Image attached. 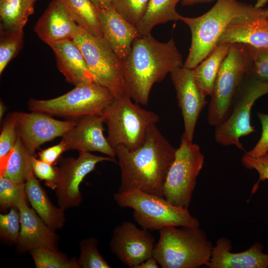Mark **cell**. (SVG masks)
<instances>
[{
  "label": "cell",
  "instance_id": "cell-1",
  "mask_svg": "<svg viewBox=\"0 0 268 268\" xmlns=\"http://www.w3.org/2000/svg\"><path fill=\"white\" fill-rule=\"evenodd\" d=\"M114 150L121 172L118 192L137 190L163 197L165 179L176 148L156 124L148 129L143 143L138 148L130 150L119 146Z\"/></svg>",
  "mask_w": 268,
  "mask_h": 268
},
{
  "label": "cell",
  "instance_id": "cell-2",
  "mask_svg": "<svg viewBox=\"0 0 268 268\" xmlns=\"http://www.w3.org/2000/svg\"><path fill=\"white\" fill-rule=\"evenodd\" d=\"M123 66L128 95L135 102L146 105L153 84L184 63L173 39L163 43L149 34L134 41Z\"/></svg>",
  "mask_w": 268,
  "mask_h": 268
},
{
  "label": "cell",
  "instance_id": "cell-3",
  "mask_svg": "<svg viewBox=\"0 0 268 268\" xmlns=\"http://www.w3.org/2000/svg\"><path fill=\"white\" fill-rule=\"evenodd\" d=\"M268 16V8H257L238 0H217L206 13L196 17H182L189 27L191 44L184 67L194 69L217 45L222 34L231 22Z\"/></svg>",
  "mask_w": 268,
  "mask_h": 268
},
{
  "label": "cell",
  "instance_id": "cell-4",
  "mask_svg": "<svg viewBox=\"0 0 268 268\" xmlns=\"http://www.w3.org/2000/svg\"><path fill=\"white\" fill-rule=\"evenodd\" d=\"M152 256L162 268H199L209 263L213 248L198 226H169L159 231Z\"/></svg>",
  "mask_w": 268,
  "mask_h": 268
},
{
  "label": "cell",
  "instance_id": "cell-5",
  "mask_svg": "<svg viewBox=\"0 0 268 268\" xmlns=\"http://www.w3.org/2000/svg\"><path fill=\"white\" fill-rule=\"evenodd\" d=\"M108 128L107 139L114 149L132 150L142 145L148 129L159 120L155 112L141 107L129 95L115 98L102 115Z\"/></svg>",
  "mask_w": 268,
  "mask_h": 268
},
{
  "label": "cell",
  "instance_id": "cell-6",
  "mask_svg": "<svg viewBox=\"0 0 268 268\" xmlns=\"http://www.w3.org/2000/svg\"><path fill=\"white\" fill-rule=\"evenodd\" d=\"M113 199L120 207L132 208L134 221L149 231L169 226H200L188 208L175 206L162 197L134 190L118 192Z\"/></svg>",
  "mask_w": 268,
  "mask_h": 268
},
{
  "label": "cell",
  "instance_id": "cell-7",
  "mask_svg": "<svg viewBox=\"0 0 268 268\" xmlns=\"http://www.w3.org/2000/svg\"><path fill=\"white\" fill-rule=\"evenodd\" d=\"M251 58L246 45L231 43L217 74L208 108V124L216 127L229 116L236 94L249 73Z\"/></svg>",
  "mask_w": 268,
  "mask_h": 268
},
{
  "label": "cell",
  "instance_id": "cell-8",
  "mask_svg": "<svg viewBox=\"0 0 268 268\" xmlns=\"http://www.w3.org/2000/svg\"><path fill=\"white\" fill-rule=\"evenodd\" d=\"M114 99L108 89L91 82L76 86L56 98L47 100L30 99L28 106L31 111L76 120L86 116H102Z\"/></svg>",
  "mask_w": 268,
  "mask_h": 268
},
{
  "label": "cell",
  "instance_id": "cell-9",
  "mask_svg": "<svg viewBox=\"0 0 268 268\" xmlns=\"http://www.w3.org/2000/svg\"><path fill=\"white\" fill-rule=\"evenodd\" d=\"M72 41L83 54L94 82L108 89L115 98L128 95L123 61L103 37L80 27Z\"/></svg>",
  "mask_w": 268,
  "mask_h": 268
},
{
  "label": "cell",
  "instance_id": "cell-10",
  "mask_svg": "<svg viewBox=\"0 0 268 268\" xmlns=\"http://www.w3.org/2000/svg\"><path fill=\"white\" fill-rule=\"evenodd\" d=\"M204 161L199 145L183 133L165 179L163 198L175 206L188 208Z\"/></svg>",
  "mask_w": 268,
  "mask_h": 268
},
{
  "label": "cell",
  "instance_id": "cell-11",
  "mask_svg": "<svg viewBox=\"0 0 268 268\" xmlns=\"http://www.w3.org/2000/svg\"><path fill=\"white\" fill-rule=\"evenodd\" d=\"M268 94V82L259 80L249 73L245 76L235 96L230 113L215 127L216 142L224 146L235 145L244 150L241 137L255 132L251 124L252 108L261 97Z\"/></svg>",
  "mask_w": 268,
  "mask_h": 268
},
{
  "label": "cell",
  "instance_id": "cell-12",
  "mask_svg": "<svg viewBox=\"0 0 268 268\" xmlns=\"http://www.w3.org/2000/svg\"><path fill=\"white\" fill-rule=\"evenodd\" d=\"M103 161L116 162L115 158L79 152L77 158H63L57 167L58 180L55 190L59 206L64 210L77 207L82 202L79 186L85 177L97 164Z\"/></svg>",
  "mask_w": 268,
  "mask_h": 268
},
{
  "label": "cell",
  "instance_id": "cell-13",
  "mask_svg": "<svg viewBox=\"0 0 268 268\" xmlns=\"http://www.w3.org/2000/svg\"><path fill=\"white\" fill-rule=\"evenodd\" d=\"M155 245L150 231L138 228L131 221H125L113 231L110 242L111 252L124 265L131 268L153 255Z\"/></svg>",
  "mask_w": 268,
  "mask_h": 268
},
{
  "label": "cell",
  "instance_id": "cell-14",
  "mask_svg": "<svg viewBox=\"0 0 268 268\" xmlns=\"http://www.w3.org/2000/svg\"><path fill=\"white\" fill-rule=\"evenodd\" d=\"M76 123L74 120H59L39 112H17L18 135L24 146L33 155L41 144L57 137H63Z\"/></svg>",
  "mask_w": 268,
  "mask_h": 268
},
{
  "label": "cell",
  "instance_id": "cell-15",
  "mask_svg": "<svg viewBox=\"0 0 268 268\" xmlns=\"http://www.w3.org/2000/svg\"><path fill=\"white\" fill-rule=\"evenodd\" d=\"M170 74L183 118V133L189 140L193 141L199 116L207 103L206 96L202 93L196 83L193 69L183 66Z\"/></svg>",
  "mask_w": 268,
  "mask_h": 268
},
{
  "label": "cell",
  "instance_id": "cell-16",
  "mask_svg": "<svg viewBox=\"0 0 268 268\" xmlns=\"http://www.w3.org/2000/svg\"><path fill=\"white\" fill-rule=\"evenodd\" d=\"M75 121L76 125L62 137L67 150L96 151L115 158L114 148L104 135V120L102 116L90 115Z\"/></svg>",
  "mask_w": 268,
  "mask_h": 268
},
{
  "label": "cell",
  "instance_id": "cell-17",
  "mask_svg": "<svg viewBox=\"0 0 268 268\" xmlns=\"http://www.w3.org/2000/svg\"><path fill=\"white\" fill-rule=\"evenodd\" d=\"M26 199L22 198L17 205L20 214V230L16 243L18 248L25 252L39 248L58 250L59 237L56 230L28 206Z\"/></svg>",
  "mask_w": 268,
  "mask_h": 268
},
{
  "label": "cell",
  "instance_id": "cell-18",
  "mask_svg": "<svg viewBox=\"0 0 268 268\" xmlns=\"http://www.w3.org/2000/svg\"><path fill=\"white\" fill-rule=\"evenodd\" d=\"M232 242L226 237L218 238L213 246L208 268H268V254L264 246L255 242L248 249L232 252Z\"/></svg>",
  "mask_w": 268,
  "mask_h": 268
},
{
  "label": "cell",
  "instance_id": "cell-19",
  "mask_svg": "<svg viewBox=\"0 0 268 268\" xmlns=\"http://www.w3.org/2000/svg\"><path fill=\"white\" fill-rule=\"evenodd\" d=\"M103 36L123 61L129 55L134 41L140 36L136 26L123 17L112 6L96 8Z\"/></svg>",
  "mask_w": 268,
  "mask_h": 268
},
{
  "label": "cell",
  "instance_id": "cell-20",
  "mask_svg": "<svg viewBox=\"0 0 268 268\" xmlns=\"http://www.w3.org/2000/svg\"><path fill=\"white\" fill-rule=\"evenodd\" d=\"M80 27L74 22L63 3L52 0L37 22L34 30L48 45L65 40H73Z\"/></svg>",
  "mask_w": 268,
  "mask_h": 268
},
{
  "label": "cell",
  "instance_id": "cell-21",
  "mask_svg": "<svg viewBox=\"0 0 268 268\" xmlns=\"http://www.w3.org/2000/svg\"><path fill=\"white\" fill-rule=\"evenodd\" d=\"M49 46L55 53L59 70L67 81L75 86L94 82L83 54L74 41L65 40Z\"/></svg>",
  "mask_w": 268,
  "mask_h": 268
},
{
  "label": "cell",
  "instance_id": "cell-22",
  "mask_svg": "<svg viewBox=\"0 0 268 268\" xmlns=\"http://www.w3.org/2000/svg\"><path fill=\"white\" fill-rule=\"evenodd\" d=\"M234 43L256 47L268 46V16L239 20L230 23L217 45Z\"/></svg>",
  "mask_w": 268,
  "mask_h": 268
},
{
  "label": "cell",
  "instance_id": "cell-23",
  "mask_svg": "<svg viewBox=\"0 0 268 268\" xmlns=\"http://www.w3.org/2000/svg\"><path fill=\"white\" fill-rule=\"evenodd\" d=\"M37 177L31 171L25 182L27 199L32 208L49 227L55 230L62 228L66 220L65 210L54 205Z\"/></svg>",
  "mask_w": 268,
  "mask_h": 268
},
{
  "label": "cell",
  "instance_id": "cell-24",
  "mask_svg": "<svg viewBox=\"0 0 268 268\" xmlns=\"http://www.w3.org/2000/svg\"><path fill=\"white\" fill-rule=\"evenodd\" d=\"M37 0H0V34L23 32Z\"/></svg>",
  "mask_w": 268,
  "mask_h": 268
},
{
  "label": "cell",
  "instance_id": "cell-25",
  "mask_svg": "<svg viewBox=\"0 0 268 268\" xmlns=\"http://www.w3.org/2000/svg\"><path fill=\"white\" fill-rule=\"evenodd\" d=\"M231 43L217 45L212 52L193 69L196 83L205 96H210L219 68L227 55Z\"/></svg>",
  "mask_w": 268,
  "mask_h": 268
},
{
  "label": "cell",
  "instance_id": "cell-26",
  "mask_svg": "<svg viewBox=\"0 0 268 268\" xmlns=\"http://www.w3.org/2000/svg\"><path fill=\"white\" fill-rule=\"evenodd\" d=\"M33 156L18 136L7 156L0 161V176L15 183H24L29 173L32 170Z\"/></svg>",
  "mask_w": 268,
  "mask_h": 268
},
{
  "label": "cell",
  "instance_id": "cell-27",
  "mask_svg": "<svg viewBox=\"0 0 268 268\" xmlns=\"http://www.w3.org/2000/svg\"><path fill=\"white\" fill-rule=\"evenodd\" d=\"M182 0H149L145 13L136 25L141 36L151 34L156 25L181 20L182 17L176 10Z\"/></svg>",
  "mask_w": 268,
  "mask_h": 268
},
{
  "label": "cell",
  "instance_id": "cell-28",
  "mask_svg": "<svg viewBox=\"0 0 268 268\" xmlns=\"http://www.w3.org/2000/svg\"><path fill=\"white\" fill-rule=\"evenodd\" d=\"M79 27L97 37H103L96 8L90 0H59Z\"/></svg>",
  "mask_w": 268,
  "mask_h": 268
},
{
  "label": "cell",
  "instance_id": "cell-29",
  "mask_svg": "<svg viewBox=\"0 0 268 268\" xmlns=\"http://www.w3.org/2000/svg\"><path fill=\"white\" fill-rule=\"evenodd\" d=\"M29 252L37 268H80L77 259H69L58 250L39 248Z\"/></svg>",
  "mask_w": 268,
  "mask_h": 268
},
{
  "label": "cell",
  "instance_id": "cell-30",
  "mask_svg": "<svg viewBox=\"0 0 268 268\" xmlns=\"http://www.w3.org/2000/svg\"><path fill=\"white\" fill-rule=\"evenodd\" d=\"M98 240L90 237L80 242V255L77 259L80 268H110L98 249Z\"/></svg>",
  "mask_w": 268,
  "mask_h": 268
},
{
  "label": "cell",
  "instance_id": "cell-31",
  "mask_svg": "<svg viewBox=\"0 0 268 268\" xmlns=\"http://www.w3.org/2000/svg\"><path fill=\"white\" fill-rule=\"evenodd\" d=\"M23 32L0 34V74L22 48Z\"/></svg>",
  "mask_w": 268,
  "mask_h": 268
},
{
  "label": "cell",
  "instance_id": "cell-32",
  "mask_svg": "<svg viewBox=\"0 0 268 268\" xmlns=\"http://www.w3.org/2000/svg\"><path fill=\"white\" fill-rule=\"evenodd\" d=\"M24 197H26L25 183H15L0 176V206L2 209L17 207V204Z\"/></svg>",
  "mask_w": 268,
  "mask_h": 268
},
{
  "label": "cell",
  "instance_id": "cell-33",
  "mask_svg": "<svg viewBox=\"0 0 268 268\" xmlns=\"http://www.w3.org/2000/svg\"><path fill=\"white\" fill-rule=\"evenodd\" d=\"M149 0H113L112 6L130 23L136 25L143 17Z\"/></svg>",
  "mask_w": 268,
  "mask_h": 268
},
{
  "label": "cell",
  "instance_id": "cell-34",
  "mask_svg": "<svg viewBox=\"0 0 268 268\" xmlns=\"http://www.w3.org/2000/svg\"><path fill=\"white\" fill-rule=\"evenodd\" d=\"M16 119L17 112H14L8 114L3 121L0 134V161L7 156L18 138Z\"/></svg>",
  "mask_w": 268,
  "mask_h": 268
},
{
  "label": "cell",
  "instance_id": "cell-35",
  "mask_svg": "<svg viewBox=\"0 0 268 268\" xmlns=\"http://www.w3.org/2000/svg\"><path fill=\"white\" fill-rule=\"evenodd\" d=\"M20 230V214L17 207L10 208L9 212L0 214V236L10 243H17Z\"/></svg>",
  "mask_w": 268,
  "mask_h": 268
},
{
  "label": "cell",
  "instance_id": "cell-36",
  "mask_svg": "<svg viewBox=\"0 0 268 268\" xmlns=\"http://www.w3.org/2000/svg\"><path fill=\"white\" fill-rule=\"evenodd\" d=\"M246 46L252 61L249 74L259 80L268 82V46Z\"/></svg>",
  "mask_w": 268,
  "mask_h": 268
},
{
  "label": "cell",
  "instance_id": "cell-37",
  "mask_svg": "<svg viewBox=\"0 0 268 268\" xmlns=\"http://www.w3.org/2000/svg\"><path fill=\"white\" fill-rule=\"evenodd\" d=\"M32 167L35 176L45 181V185L55 191L58 176L57 167L36 158L34 155L32 158Z\"/></svg>",
  "mask_w": 268,
  "mask_h": 268
},
{
  "label": "cell",
  "instance_id": "cell-38",
  "mask_svg": "<svg viewBox=\"0 0 268 268\" xmlns=\"http://www.w3.org/2000/svg\"><path fill=\"white\" fill-rule=\"evenodd\" d=\"M241 163L246 168L255 170L259 174V180L252 190L254 193L261 181L268 180V154L259 157H252L245 153L241 158Z\"/></svg>",
  "mask_w": 268,
  "mask_h": 268
},
{
  "label": "cell",
  "instance_id": "cell-39",
  "mask_svg": "<svg viewBox=\"0 0 268 268\" xmlns=\"http://www.w3.org/2000/svg\"><path fill=\"white\" fill-rule=\"evenodd\" d=\"M257 116L262 125L261 135L254 148L245 153L252 157H259L268 154V114L258 112Z\"/></svg>",
  "mask_w": 268,
  "mask_h": 268
},
{
  "label": "cell",
  "instance_id": "cell-40",
  "mask_svg": "<svg viewBox=\"0 0 268 268\" xmlns=\"http://www.w3.org/2000/svg\"><path fill=\"white\" fill-rule=\"evenodd\" d=\"M67 150L64 142L61 141L58 144L41 150L38 153L39 159L42 161L53 165L61 155Z\"/></svg>",
  "mask_w": 268,
  "mask_h": 268
},
{
  "label": "cell",
  "instance_id": "cell-41",
  "mask_svg": "<svg viewBox=\"0 0 268 268\" xmlns=\"http://www.w3.org/2000/svg\"><path fill=\"white\" fill-rule=\"evenodd\" d=\"M159 266L156 260L152 256L137 266L135 268H158Z\"/></svg>",
  "mask_w": 268,
  "mask_h": 268
},
{
  "label": "cell",
  "instance_id": "cell-42",
  "mask_svg": "<svg viewBox=\"0 0 268 268\" xmlns=\"http://www.w3.org/2000/svg\"><path fill=\"white\" fill-rule=\"evenodd\" d=\"M94 6L98 9H104L112 6L113 0H90Z\"/></svg>",
  "mask_w": 268,
  "mask_h": 268
},
{
  "label": "cell",
  "instance_id": "cell-43",
  "mask_svg": "<svg viewBox=\"0 0 268 268\" xmlns=\"http://www.w3.org/2000/svg\"><path fill=\"white\" fill-rule=\"evenodd\" d=\"M217 0H182V3L184 6H191L194 4L208 3Z\"/></svg>",
  "mask_w": 268,
  "mask_h": 268
},
{
  "label": "cell",
  "instance_id": "cell-44",
  "mask_svg": "<svg viewBox=\"0 0 268 268\" xmlns=\"http://www.w3.org/2000/svg\"><path fill=\"white\" fill-rule=\"evenodd\" d=\"M268 2V0H257L254 5L257 8H263Z\"/></svg>",
  "mask_w": 268,
  "mask_h": 268
},
{
  "label": "cell",
  "instance_id": "cell-45",
  "mask_svg": "<svg viewBox=\"0 0 268 268\" xmlns=\"http://www.w3.org/2000/svg\"><path fill=\"white\" fill-rule=\"evenodd\" d=\"M6 110V107L4 105L2 101L0 102V119L1 120L5 111Z\"/></svg>",
  "mask_w": 268,
  "mask_h": 268
}]
</instances>
